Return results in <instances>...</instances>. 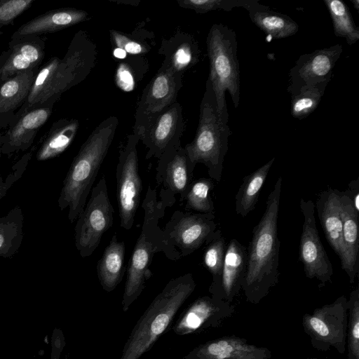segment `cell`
Segmentation results:
<instances>
[{
	"label": "cell",
	"instance_id": "17",
	"mask_svg": "<svg viewBox=\"0 0 359 359\" xmlns=\"http://www.w3.org/2000/svg\"><path fill=\"white\" fill-rule=\"evenodd\" d=\"M54 105L34 108L20 116L0 134V155L25 151L32 145L37 133L46 123Z\"/></svg>",
	"mask_w": 359,
	"mask_h": 359
},
{
	"label": "cell",
	"instance_id": "28",
	"mask_svg": "<svg viewBox=\"0 0 359 359\" xmlns=\"http://www.w3.org/2000/svg\"><path fill=\"white\" fill-rule=\"evenodd\" d=\"M274 161L275 158L273 157L243 178L235 197V210L237 215L244 217L250 212L254 210L258 201L260 190Z\"/></svg>",
	"mask_w": 359,
	"mask_h": 359
},
{
	"label": "cell",
	"instance_id": "20",
	"mask_svg": "<svg viewBox=\"0 0 359 359\" xmlns=\"http://www.w3.org/2000/svg\"><path fill=\"white\" fill-rule=\"evenodd\" d=\"M341 216L342 219V254L340 258L341 268L353 283L358 272V216L345 192L340 197Z\"/></svg>",
	"mask_w": 359,
	"mask_h": 359
},
{
	"label": "cell",
	"instance_id": "21",
	"mask_svg": "<svg viewBox=\"0 0 359 359\" xmlns=\"http://www.w3.org/2000/svg\"><path fill=\"white\" fill-rule=\"evenodd\" d=\"M39 68L17 74L0 85V130L7 128L27 100Z\"/></svg>",
	"mask_w": 359,
	"mask_h": 359
},
{
	"label": "cell",
	"instance_id": "14",
	"mask_svg": "<svg viewBox=\"0 0 359 359\" xmlns=\"http://www.w3.org/2000/svg\"><path fill=\"white\" fill-rule=\"evenodd\" d=\"M195 165L181 145V142L168 147L161 156L156 167V180L162 190L172 198L179 196L183 202L193 182Z\"/></svg>",
	"mask_w": 359,
	"mask_h": 359
},
{
	"label": "cell",
	"instance_id": "1",
	"mask_svg": "<svg viewBox=\"0 0 359 359\" xmlns=\"http://www.w3.org/2000/svg\"><path fill=\"white\" fill-rule=\"evenodd\" d=\"M97 57V46L88 32H77L62 59L53 56L39 67L27 100L13 122L34 108L54 105L63 93L86 79Z\"/></svg>",
	"mask_w": 359,
	"mask_h": 359
},
{
	"label": "cell",
	"instance_id": "16",
	"mask_svg": "<svg viewBox=\"0 0 359 359\" xmlns=\"http://www.w3.org/2000/svg\"><path fill=\"white\" fill-rule=\"evenodd\" d=\"M184 129L182 108L177 102L164 110L140 136L147 149L146 159L159 158L170 147L181 142Z\"/></svg>",
	"mask_w": 359,
	"mask_h": 359
},
{
	"label": "cell",
	"instance_id": "15",
	"mask_svg": "<svg viewBox=\"0 0 359 359\" xmlns=\"http://www.w3.org/2000/svg\"><path fill=\"white\" fill-rule=\"evenodd\" d=\"M46 37L29 35L11 38L0 54V85L6 80L41 66L46 55Z\"/></svg>",
	"mask_w": 359,
	"mask_h": 359
},
{
	"label": "cell",
	"instance_id": "32",
	"mask_svg": "<svg viewBox=\"0 0 359 359\" xmlns=\"http://www.w3.org/2000/svg\"><path fill=\"white\" fill-rule=\"evenodd\" d=\"M215 311L213 301L204 297L195 301L183 313L174 327L179 334H187L196 331Z\"/></svg>",
	"mask_w": 359,
	"mask_h": 359
},
{
	"label": "cell",
	"instance_id": "37",
	"mask_svg": "<svg viewBox=\"0 0 359 359\" xmlns=\"http://www.w3.org/2000/svg\"><path fill=\"white\" fill-rule=\"evenodd\" d=\"M111 43L126 54L142 55L150 51V44L135 29L133 34H125L114 29L109 31Z\"/></svg>",
	"mask_w": 359,
	"mask_h": 359
},
{
	"label": "cell",
	"instance_id": "25",
	"mask_svg": "<svg viewBox=\"0 0 359 359\" xmlns=\"http://www.w3.org/2000/svg\"><path fill=\"white\" fill-rule=\"evenodd\" d=\"M125 253L124 241H118L114 234L96 266L99 281L107 292L114 290L123 278Z\"/></svg>",
	"mask_w": 359,
	"mask_h": 359
},
{
	"label": "cell",
	"instance_id": "6",
	"mask_svg": "<svg viewBox=\"0 0 359 359\" xmlns=\"http://www.w3.org/2000/svg\"><path fill=\"white\" fill-rule=\"evenodd\" d=\"M228 121V111L223 114L218 111L215 95L208 79L200 104L196 135L193 141L184 147L193 165L204 164L210 179L217 182L222 178L223 163L231 134Z\"/></svg>",
	"mask_w": 359,
	"mask_h": 359
},
{
	"label": "cell",
	"instance_id": "39",
	"mask_svg": "<svg viewBox=\"0 0 359 359\" xmlns=\"http://www.w3.org/2000/svg\"><path fill=\"white\" fill-rule=\"evenodd\" d=\"M359 292L358 288L351 294V319L348 346L353 359H359Z\"/></svg>",
	"mask_w": 359,
	"mask_h": 359
},
{
	"label": "cell",
	"instance_id": "40",
	"mask_svg": "<svg viewBox=\"0 0 359 359\" xmlns=\"http://www.w3.org/2000/svg\"><path fill=\"white\" fill-rule=\"evenodd\" d=\"M22 172L23 171H18L16 169L14 172L9 174L5 180L0 175V201L6 195L14 182L20 178Z\"/></svg>",
	"mask_w": 359,
	"mask_h": 359
},
{
	"label": "cell",
	"instance_id": "31",
	"mask_svg": "<svg viewBox=\"0 0 359 359\" xmlns=\"http://www.w3.org/2000/svg\"><path fill=\"white\" fill-rule=\"evenodd\" d=\"M332 20L335 36L346 39L350 46L359 40V29L352 18L350 10L341 0H323Z\"/></svg>",
	"mask_w": 359,
	"mask_h": 359
},
{
	"label": "cell",
	"instance_id": "35",
	"mask_svg": "<svg viewBox=\"0 0 359 359\" xmlns=\"http://www.w3.org/2000/svg\"><path fill=\"white\" fill-rule=\"evenodd\" d=\"M329 81H324L302 88L291 95V115L302 119L310 115L318 107Z\"/></svg>",
	"mask_w": 359,
	"mask_h": 359
},
{
	"label": "cell",
	"instance_id": "27",
	"mask_svg": "<svg viewBox=\"0 0 359 359\" xmlns=\"http://www.w3.org/2000/svg\"><path fill=\"white\" fill-rule=\"evenodd\" d=\"M262 353L255 346L235 338H224L201 346L198 359H260Z\"/></svg>",
	"mask_w": 359,
	"mask_h": 359
},
{
	"label": "cell",
	"instance_id": "11",
	"mask_svg": "<svg viewBox=\"0 0 359 359\" xmlns=\"http://www.w3.org/2000/svg\"><path fill=\"white\" fill-rule=\"evenodd\" d=\"M214 212L198 213L175 210L163 230L170 243L186 257L205 245L216 231Z\"/></svg>",
	"mask_w": 359,
	"mask_h": 359
},
{
	"label": "cell",
	"instance_id": "22",
	"mask_svg": "<svg viewBox=\"0 0 359 359\" xmlns=\"http://www.w3.org/2000/svg\"><path fill=\"white\" fill-rule=\"evenodd\" d=\"M341 194L339 190L329 188L318 194L315 205L327 240L339 258L342 254Z\"/></svg>",
	"mask_w": 359,
	"mask_h": 359
},
{
	"label": "cell",
	"instance_id": "7",
	"mask_svg": "<svg viewBox=\"0 0 359 359\" xmlns=\"http://www.w3.org/2000/svg\"><path fill=\"white\" fill-rule=\"evenodd\" d=\"M207 51L210 61L208 79L212 86L219 114L227 111L226 91L236 108L240 101V69L236 32L222 24H214L208 34Z\"/></svg>",
	"mask_w": 359,
	"mask_h": 359
},
{
	"label": "cell",
	"instance_id": "12",
	"mask_svg": "<svg viewBox=\"0 0 359 359\" xmlns=\"http://www.w3.org/2000/svg\"><path fill=\"white\" fill-rule=\"evenodd\" d=\"M304 217L299 245V259L309 278H316L322 284L330 282L332 265L320 241L314 215L315 205L311 200H300Z\"/></svg>",
	"mask_w": 359,
	"mask_h": 359
},
{
	"label": "cell",
	"instance_id": "36",
	"mask_svg": "<svg viewBox=\"0 0 359 359\" xmlns=\"http://www.w3.org/2000/svg\"><path fill=\"white\" fill-rule=\"evenodd\" d=\"M177 2L180 7L193 10L197 13L216 10L231 11L236 7H243L250 11L262 6L257 0H177Z\"/></svg>",
	"mask_w": 359,
	"mask_h": 359
},
{
	"label": "cell",
	"instance_id": "29",
	"mask_svg": "<svg viewBox=\"0 0 359 359\" xmlns=\"http://www.w3.org/2000/svg\"><path fill=\"white\" fill-rule=\"evenodd\" d=\"M24 214L19 205H15L0 217V257L15 256L22 245L24 233Z\"/></svg>",
	"mask_w": 359,
	"mask_h": 359
},
{
	"label": "cell",
	"instance_id": "18",
	"mask_svg": "<svg viewBox=\"0 0 359 359\" xmlns=\"http://www.w3.org/2000/svg\"><path fill=\"white\" fill-rule=\"evenodd\" d=\"M346 305V299L341 297L316 309L304 318L305 327L316 339L337 346L344 342Z\"/></svg>",
	"mask_w": 359,
	"mask_h": 359
},
{
	"label": "cell",
	"instance_id": "34",
	"mask_svg": "<svg viewBox=\"0 0 359 359\" xmlns=\"http://www.w3.org/2000/svg\"><path fill=\"white\" fill-rule=\"evenodd\" d=\"M205 245L203 262L212 276V287L215 289L220 280L227 244L221 230L218 229Z\"/></svg>",
	"mask_w": 359,
	"mask_h": 359
},
{
	"label": "cell",
	"instance_id": "10",
	"mask_svg": "<svg viewBox=\"0 0 359 359\" xmlns=\"http://www.w3.org/2000/svg\"><path fill=\"white\" fill-rule=\"evenodd\" d=\"M139 141V137L135 134L128 135L124 145L119 150L116 171L120 225L126 230L133 226L142 190L137 149Z\"/></svg>",
	"mask_w": 359,
	"mask_h": 359
},
{
	"label": "cell",
	"instance_id": "24",
	"mask_svg": "<svg viewBox=\"0 0 359 359\" xmlns=\"http://www.w3.org/2000/svg\"><path fill=\"white\" fill-rule=\"evenodd\" d=\"M247 265V248L236 238L227 244L220 280V288L227 298L242 286Z\"/></svg>",
	"mask_w": 359,
	"mask_h": 359
},
{
	"label": "cell",
	"instance_id": "9",
	"mask_svg": "<svg viewBox=\"0 0 359 359\" xmlns=\"http://www.w3.org/2000/svg\"><path fill=\"white\" fill-rule=\"evenodd\" d=\"M183 74L162 63L144 88L137 104L133 133L138 137L167 108L177 102Z\"/></svg>",
	"mask_w": 359,
	"mask_h": 359
},
{
	"label": "cell",
	"instance_id": "38",
	"mask_svg": "<svg viewBox=\"0 0 359 359\" xmlns=\"http://www.w3.org/2000/svg\"><path fill=\"white\" fill-rule=\"evenodd\" d=\"M35 0H0V35L2 29L13 25L15 20L32 6Z\"/></svg>",
	"mask_w": 359,
	"mask_h": 359
},
{
	"label": "cell",
	"instance_id": "5",
	"mask_svg": "<svg viewBox=\"0 0 359 359\" xmlns=\"http://www.w3.org/2000/svg\"><path fill=\"white\" fill-rule=\"evenodd\" d=\"M195 287L190 273L170 280L137 321L120 359H139L149 351L170 325Z\"/></svg>",
	"mask_w": 359,
	"mask_h": 359
},
{
	"label": "cell",
	"instance_id": "19",
	"mask_svg": "<svg viewBox=\"0 0 359 359\" xmlns=\"http://www.w3.org/2000/svg\"><path fill=\"white\" fill-rule=\"evenodd\" d=\"M89 13L81 9L63 8L48 11L22 24L11 38L54 33L89 20Z\"/></svg>",
	"mask_w": 359,
	"mask_h": 359
},
{
	"label": "cell",
	"instance_id": "23",
	"mask_svg": "<svg viewBox=\"0 0 359 359\" xmlns=\"http://www.w3.org/2000/svg\"><path fill=\"white\" fill-rule=\"evenodd\" d=\"M158 53L164 56L163 63L182 74L196 65L200 57L196 40L184 32H177L169 39H163Z\"/></svg>",
	"mask_w": 359,
	"mask_h": 359
},
{
	"label": "cell",
	"instance_id": "8",
	"mask_svg": "<svg viewBox=\"0 0 359 359\" xmlns=\"http://www.w3.org/2000/svg\"><path fill=\"white\" fill-rule=\"evenodd\" d=\"M113 222L114 208L103 175L91 189L90 198L76 219L75 245L82 257L93 254L100 245L102 235L111 227Z\"/></svg>",
	"mask_w": 359,
	"mask_h": 359
},
{
	"label": "cell",
	"instance_id": "30",
	"mask_svg": "<svg viewBox=\"0 0 359 359\" xmlns=\"http://www.w3.org/2000/svg\"><path fill=\"white\" fill-rule=\"evenodd\" d=\"M248 13L256 26L275 39L290 36L299 30V25L290 17L271 11L267 6L262 5Z\"/></svg>",
	"mask_w": 359,
	"mask_h": 359
},
{
	"label": "cell",
	"instance_id": "4",
	"mask_svg": "<svg viewBox=\"0 0 359 359\" xmlns=\"http://www.w3.org/2000/svg\"><path fill=\"white\" fill-rule=\"evenodd\" d=\"M281 187L282 177H279L267 198L265 211L252 230L242 285L248 296L265 293L278 280L280 242L277 224Z\"/></svg>",
	"mask_w": 359,
	"mask_h": 359
},
{
	"label": "cell",
	"instance_id": "26",
	"mask_svg": "<svg viewBox=\"0 0 359 359\" xmlns=\"http://www.w3.org/2000/svg\"><path fill=\"white\" fill-rule=\"evenodd\" d=\"M79 126L75 118H62L53 123L36 152V159L47 161L63 153L74 141Z\"/></svg>",
	"mask_w": 359,
	"mask_h": 359
},
{
	"label": "cell",
	"instance_id": "33",
	"mask_svg": "<svg viewBox=\"0 0 359 359\" xmlns=\"http://www.w3.org/2000/svg\"><path fill=\"white\" fill-rule=\"evenodd\" d=\"M213 189L212 179L200 178L193 181L183 201L185 202V210L198 213L214 212L215 206L210 195Z\"/></svg>",
	"mask_w": 359,
	"mask_h": 359
},
{
	"label": "cell",
	"instance_id": "2",
	"mask_svg": "<svg viewBox=\"0 0 359 359\" xmlns=\"http://www.w3.org/2000/svg\"><path fill=\"white\" fill-rule=\"evenodd\" d=\"M159 196L158 200L156 189L149 186L142 203L144 215L142 231L126 270L122 302L125 311L141 294L146 280L151 276L149 268L156 253L163 252L172 261L181 258L179 252L168 242L163 230L158 225L159 219L165 215L166 208L172 206L175 201L161 194Z\"/></svg>",
	"mask_w": 359,
	"mask_h": 359
},
{
	"label": "cell",
	"instance_id": "3",
	"mask_svg": "<svg viewBox=\"0 0 359 359\" xmlns=\"http://www.w3.org/2000/svg\"><path fill=\"white\" fill-rule=\"evenodd\" d=\"M118 125L117 117L102 121L90 133L74 158L60 193V209L68 208L67 217L74 222L83 211Z\"/></svg>",
	"mask_w": 359,
	"mask_h": 359
},
{
	"label": "cell",
	"instance_id": "43",
	"mask_svg": "<svg viewBox=\"0 0 359 359\" xmlns=\"http://www.w3.org/2000/svg\"><path fill=\"white\" fill-rule=\"evenodd\" d=\"M351 2L353 4L355 9L358 11H359V1L358 0H350Z\"/></svg>",
	"mask_w": 359,
	"mask_h": 359
},
{
	"label": "cell",
	"instance_id": "42",
	"mask_svg": "<svg viewBox=\"0 0 359 359\" xmlns=\"http://www.w3.org/2000/svg\"><path fill=\"white\" fill-rule=\"evenodd\" d=\"M114 2H116L117 4H129V5H133L137 6L139 3L137 1H114Z\"/></svg>",
	"mask_w": 359,
	"mask_h": 359
},
{
	"label": "cell",
	"instance_id": "13",
	"mask_svg": "<svg viewBox=\"0 0 359 359\" xmlns=\"http://www.w3.org/2000/svg\"><path fill=\"white\" fill-rule=\"evenodd\" d=\"M342 51V46L336 44L299 56L290 71L287 92L293 95L306 86L330 82L332 70Z\"/></svg>",
	"mask_w": 359,
	"mask_h": 359
},
{
	"label": "cell",
	"instance_id": "41",
	"mask_svg": "<svg viewBox=\"0 0 359 359\" xmlns=\"http://www.w3.org/2000/svg\"><path fill=\"white\" fill-rule=\"evenodd\" d=\"M350 189L345 191L350 198L355 210L359 213V185L358 180L352 181L348 184Z\"/></svg>",
	"mask_w": 359,
	"mask_h": 359
}]
</instances>
